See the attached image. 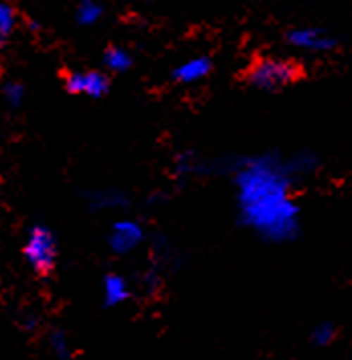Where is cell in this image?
Masks as SVG:
<instances>
[{"label": "cell", "mask_w": 352, "mask_h": 360, "mask_svg": "<svg viewBox=\"0 0 352 360\" xmlns=\"http://www.w3.org/2000/svg\"><path fill=\"white\" fill-rule=\"evenodd\" d=\"M82 206L92 212V214H102V212H127L132 204L130 195L125 190L118 188H104V190H84L80 191Z\"/></svg>", "instance_id": "ba28073f"}, {"label": "cell", "mask_w": 352, "mask_h": 360, "mask_svg": "<svg viewBox=\"0 0 352 360\" xmlns=\"http://www.w3.org/2000/svg\"><path fill=\"white\" fill-rule=\"evenodd\" d=\"M19 326L23 332H35L39 328V316L33 311H23L19 316Z\"/></svg>", "instance_id": "d6986e66"}, {"label": "cell", "mask_w": 352, "mask_h": 360, "mask_svg": "<svg viewBox=\"0 0 352 360\" xmlns=\"http://www.w3.org/2000/svg\"><path fill=\"white\" fill-rule=\"evenodd\" d=\"M285 43L308 53H330L338 47V39L320 27H294L285 33Z\"/></svg>", "instance_id": "52a82bcc"}, {"label": "cell", "mask_w": 352, "mask_h": 360, "mask_svg": "<svg viewBox=\"0 0 352 360\" xmlns=\"http://www.w3.org/2000/svg\"><path fill=\"white\" fill-rule=\"evenodd\" d=\"M63 88L72 96L102 100L111 92V76L100 70H72L63 74Z\"/></svg>", "instance_id": "8992f818"}, {"label": "cell", "mask_w": 352, "mask_h": 360, "mask_svg": "<svg viewBox=\"0 0 352 360\" xmlns=\"http://www.w3.org/2000/svg\"><path fill=\"white\" fill-rule=\"evenodd\" d=\"M336 336H338V330H336V326L332 322H320L312 330L310 340L318 348H326V346H330L336 340Z\"/></svg>", "instance_id": "e0dca14e"}, {"label": "cell", "mask_w": 352, "mask_h": 360, "mask_svg": "<svg viewBox=\"0 0 352 360\" xmlns=\"http://www.w3.org/2000/svg\"><path fill=\"white\" fill-rule=\"evenodd\" d=\"M25 96H27V90L17 79H6L2 84V100L11 110H19L25 102Z\"/></svg>", "instance_id": "2e32d148"}, {"label": "cell", "mask_w": 352, "mask_h": 360, "mask_svg": "<svg viewBox=\"0 0 352 360\" xmlns=\"http://www.w3.org/2000/svg\"><path fill=\"white\" fill-rule=\"evenodd\" d=\"M25 265L39 279H47L56 273L59 261V240L54 228L45 222H33L25 230V240L20 247Z\"/></svg>", "instance_id": "3957f363"}, {"label": "cell", "mask_w": 352, "mask_h": 360, "mask_svg": "<svg viewBox=\"0 0 352 360\" xmlns=\"http://www.w3.org/2000/svg\"><path fill=\"white\" fill-rule=\"evenodd\" d=\"M104 240H106V247L112 255L129 257L137 248L143 247V243L147 240V230L139 220L118 218L108 226Z\"/></svg>", "instance_id": "5b68a950"}, {"label": "cell", "mask_w": 352, "mask_h": 360, "mask_svg": "<svg viewBox=\"0 0 352 360\" xmlns=\"http://www.w3.org/2000/svg\"><path fill=\"white\" fill-rule=\"evenodd\" d=\"M285 163H287L289 173L296 177L297 181H301L306 177H312L322 165L320 157L312 149H297L291 155H285Z\"/></svg>", "instance_id": "8fae6325"}, {"label": "cell", "mask_w": 352, "mask_h": 360, "mask_svg": "<svg viewBox=\"0 0 352 360\" xmlns=\"http://www.w3.org/2000/svg\"><path fill=\"white\" fill-rule=\"evenodd\" d=\"M230 179L241 226L267 245H289L301 234V208L296 200V177L285 155L260 153L232 159Z\"/></svg>", "instance_id": "6da1fadb"}, {"label": "cell", "mask_w": 352, "mask_h": 360, "mask_svg": "<svg viewBox=\"0 0 352 360\" xmlns=\"http://www.w3.org/2000/svg\"><path fill=\"white\" fill-rule=\"evenodd\" d=\"M212 70H214V61L210 56L189 57L171 70V79L182 86H191V84L206 79L212 74Z\"/></svg>", "instance_id": "9c48e42d"}, {"label": "cell", "mask_w": 352, "mask_h": 360, "mask_svg": "<svg viewBox=\"0 0 352 360\" xmlns=\"http://www.w3.org/2000/svg\"><path fill=\"white\" fill-rule=\"evenodd\" d=\"M139 283H141V287L147 291V293H155L159 287H161V275H159V269L157 266H151V269H147L143 275H141V279H139Z\"/></svg>", "instance_id": "ac0fdd59"}, {"label": "cell", "mask_w": 352, "mask_h": 360, "mask_svg": "<svg viewBox=\"0 0 352 360\" xmlns=\"http://www.w3.org/2000/svg\"><path fill=\"white\" fill-rule=\"evenodd\" d=\"M104 17V6L100 0H75L74 20L80 27H94Z\"/></svg>", "instance_id": "4fadbf2b"}, {"label": "cell", "mask_w": 352, "mask_h": 360, "mask_svg": "<svg viewBox=\"0 0 352 360\" xmlns=\"http://www.w3.org/2000/svg\"><path fill=\"white\" fill-rule=\"evenodd\" d=\"M47 346H49V352H51L57 360L74 359V344H72L70 334H68L63 328H54V330H49V334H47Z\"/></svg>", "instance_id": "5bb4252c"}, {"label": "cell", "mask_w": 352, "mask_h": 360, "mask_svg": "<svg viewBox=\"0 0 352 360\" xmlns=\"http://www.w3.org/2000/svg\"><path fill=\"white\" fill-rule=\"evenodd\" d=\"M132 297V283L120 273H106L102 277V305L106 309L125 305Z\"/></svg>", "instance_id": "30bf717a"}, {"label": "cell", "mask_w": 352, "mask_h": 360, "mask_svg": "<svg viewBox=\"0 0 352 360\" xmlns=\"http://www.w3.org/2000/svg\"><path fill=\"white\" fill-rule=\"evenodd\" d=\"M102 65L111 74H127L134 65V57L122 45H108L102 53Z\"/></svg>", "instance_id": "7c38bea8"}, {"label": "cell", "mask_w": 352, "mask_h": 360, "mask_svg": "<svg viewBox=\"0 0 352 360\" xmlns=\"http://www.w3.org/2000/svg\"><path fill=\"white\" fill-rule=\"evenodd\" d=\"M230 167H232V159L210 161L194 149H184L173 157L171 177L177 184H187L189 179H196V177H206L214 173H230Z\"/></svg>", "instance_id": "277c9868"}, {"label": "cell", "mask_w": 352, "mask_h": 360, "mask_svg": "<svg viewBox=\"0 0 352 360\" xmlns=\"http://www.w3.org/2000/svg\"><path fill=\"white\" fill-rule=\"evenodd\" d=\"M17 27H19V11H17V6L11 4L8 0H2L0 2V41H2V45L15 35Z\"/></svg>", "instance_id": "9a60e30c"}, {"label": "cell", "mask_w": 352, "mask_h": 360, "mask_svg": "<svg viewBox=\"0 0 352 360\" xmlns=\"http://www.w3.org/2000/svg\"><path fill=\"white\" fill-rule=\"evenodd\" d=\"M303 76L301 65L289 57H257L244 72V82L260 92H281L297 84Z\"/></svg>", "instance_id": "7a4b0ae2"}]
</instances>
